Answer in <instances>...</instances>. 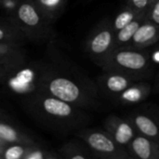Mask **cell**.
Wrapping results in <instances>:
<instances>
[{
	"instance_id": "3957f363",
	"label": "cell",
	"mask_w": 159,
	"mask_h": 159,
	"mask_svg": "<svg viewBox=\"0 0 159 159\" xmlns=\"http://www.w3.org/2000/svg\"><path fill=\"white\" fill-rule=\"evenodd\" d=\"M40 110L58 129L67 131L86 128L92 120L88 110L45 93L40 96Z\"/></svg>"
},
{
	"instance_id": "9c48e42d",
	"label": "cell",
	"mask_w": 159,
	"mask_h": 159,
	"mask_svg": "<svg viewBox=\"0 0 159 159\" xmlns=\"http://www.w3.org/2000/svg\"><path fill=\"white\" fill-rule=\"evenodd\" d=\"M134 82L136 81L123 74L111 71H103L96 79L99 91L114 100Z\"/></svg>"
},
{
	"instance_id": "277c9868",
	"label": "cell",
	"mask_w": 159,
	"mask_h": 159,
	"mask_svg": "<svg viewBox=\"0 0 159 159\" xmlns=\"http://www.w3.org/2000/svg\"><path fill=\"white\" fill-rule=\"evenodd\" d=\"M90 149L95 159H132L126 147L119 144L104 129L83 128L76 132Z\"/></svg>"
},
{
	"instance_id": "4dcf8cb0",
	"label": "cell",
	"mask_w": 159,
	"mask_h": 159,
	"mask_svg": "<svg viewBox=\"0 0 159 159\" xmlns=\"http://www.w3.org/2000/svg\"><path fill=\"white\" fill-rule=\"evenodd\" d=\"M90 1H91V0H90Z\"/></svg>"
},
{
	"instance_id": "4fadbf2b",
	"label": "cell",
	"mask_w": 159,
	"mask_h": 159,
	"mask_svg": "<svg viewBox=\"0 0 159 159\" xmlns=\"http://www.w3.org/2000/svg\"><path fill=\"white\" fill-rule=\"evenodd\" d=\"M59 155L61 158L95 159L90 149L80 138L64 143L61 147Z\"/></svg>"
},
{
	"instance_id": "ba28073f",
	"label": "cell",
	"mask_w": 159,
	"mask_h": 159,
	"mask_svg": "<svg viewBox=\"0 0 159 159\" xmlns=\"http://www.w3.org/2000/svg\"><path fill=\"white\" fill-rule=\"evenodd\" d=\"M103 129L122 146L126 147L138 133L133 124L125 116L110 114L103 121Z\"/></svg>"
},
{
	"instance_id": "e0dca14e",
	"label": "cell",
	"mask_w": 159,
	"mask_h": 159,
	"mask_svg": "<svg viewBox=\"0 0 159 159\" xmlns=\"http://www.w3.org/2000/svg\"><path fill=\"white\" fill-rule=\"evenodd\" d=\"M142 14H146V13H141L132 8L131 7L126 5L116 16L114 19H112V26L114 31L116 33L123 27H125L127 24L131 22L133 20H135L137 17H139Z\"/></svg>"
},
{
	"instance_id": "52a82bcc",
	"label": "cell",
	"mask_w": 159,
	"mask_h": 159,
	"mask_svg": "<svg viewBox=\"0 0 159 159\" xmlns=\"http://www.w3.org/2000/svg\"><path fill=\"white\" fill-rule=\"evenodd\" d=\"M138 133L159 143V107L146 104L135 108L126 115Z\"/></svg>"
},
{
	"instance_id": "44dd1931",
	"label": "cell",
	"mask_w": 159,
	"mask_h": 159,
	"mask_svg": "<svg viewBox=\"0 0 159 159\" xmlns=\"http://www.w3.org/2000/svg\"><path fill=\"white\" fill-rule=\"evenodd\" d=\"M60 155H57L53 152H48L36 148L34 145H30L23 159H46V158H60Z\"/></svg>"
},
{
	"instance_id": "484cf974",
	"label": "cell",
	"mask_w": 159,
	"mask_h": 159,
	"mask_svg": "<svg viewBox=\"0 0 159 159\" xmlns=\"http://www.w3.org/2000/svg\"><path fill=\"white\" fill-rule=\"evenodd\" d=\"M158 48H159V42H158Z\"/></svg>"
},
{
	"instance_id": "6da1fadb",
	"label": "cell",
	"mask_w": 159,
	"mask_h": 159,
	"mask_svg": "<svg viewBox=\"0 0 159 159\" xmlns=\"http://www.w3.org/2000/svg\"><path fill=\"white\" fill-rule=\"evenodd\" d=\"M40 86L43 93L88 111L100 110L102 106L97 84L76 70L69 74L48 72Z\"/></svg>"
},
{
	"instance_id": "ffe728a7",
	"label": "cell",
	"mask_w": 159,
	"mask_h": 159,
	"mask_svg": "<svg viewBox=\"0 0 159 159\" xmlns=\"http://www.w3.org/2000/svg\"><path fill=\"white\" fill-rule=\"evenodd\" d=\"M30 145L17 143L7 147L3 151V157L5 159H20L23 158Z\"/></svg>"
},
{
	"instance_id": "30bf717a",
	"label": "cell",
	"mask_w": 159,
	"mask_h": 159,
	"mask_svg": "<svg viewBox=\"0 0 159 159\" xmlns=\"http://www.w3.org/2000/svg\"><path fill=\"white\" fill-rule=\"evenodd\" d=\"M132 159H159V143L137 133L126 146Z\"/></svg>"
},
{
	"instance_id": "d4e9b609",
	"label": "cell",
	"mask_w": 159,
	"mask_h": 159,
	"mask_svg": "<svg viewBox=\"0 0 159 159\" xmlns=\"http://www.w3.org/2000/svg\"><path fill=\"white\" fill-rule=\"evenodd\" d=\"M153 91L155 93H159V72L156 76V79H155V82L153 85Z\"/></svg>"
},
{
	"instance_id": "5b68a950",
	"label": "cell",
	"mask_w": 159,
	"mask_h": 159,
	"mask_svg": "<svg viewBox=\"0 0 159 159\" xmlns=\"http://www.w3.org/2000/svg\"><path fill=\"white\" fill-rule=\"evenodd\" d=\"M116 32L112 26V19L102 20L89 34L85 49L89 58L101 68L115 50Z\"/></svg>"
},
{
	"instance_id": "5bb4252c",
	"label": "cell",
	"mask_w": 159,
	"mask_h": 159,
	"mask_svg": "<svg viewBox=\"0 0 159 159\" xmlns=\"http://www.w3.org/2000/svg\"><path fill=\"white\" fill-rule=\"evenodd\" d=\"M21 48L19 45L0 43V65L12 69L22 63Z\"/></svg>"
},
{
	"instance_id": "603a6c76",
	"label": "cell",
	"mask_w": 159,
	"mask_h": 159,
	"mask_svg": "<svg viewBox=\"0 0 159 159\" xmlns=\"http://www.w3.org/2000/svg\"><path fill=\"white\" fill-rule=\"evenodd\" d=\"M149 20L159 26V0H154L146 13Z\"/></svg>"
},
{
	"instance_id": "8fae6325",
	"label": "cell",
	"mask_w": 159,
	"mask_h": 159,
	"mask_svg": "<svg viewBox=\"0 0 159 159\" xmlns=\"http://www.w3.org/2000/svg\"><path fill=\"white\" fill-rule=\"evenodd\" d=\"M153 92V85L146 80L136 81L121 92L115 101L124 106H133L144 102Z\"/></svg>"
},
{
	"instance_id": "f1b7e54d",
	"label": "cell",
	"mask_w": 159,
	"mask_h": 159,
	"mask_svg": "<svg viewBox=\"0 0 159 159\" xmlns=\"http://www.w3.org/2000/svg\"><path fill=\"white\" fill-rule=\"evenodd\" d=\"M0 141H1V140H0Z\"/></svg>"
},
{
	"instance_id": "2e32d148",
	"label": "cell",
	"mask_w": 159,
	"mask_h": 159,
	"mask_svg": "<svg viewBox=\"0 0 159 159\" xmlns=\"http://www.w3.org/2000/svg\"><path fill=\"white\" fill-rule=\"evenodd\" d=\"M45 18L50 22L57 20L63 12L67 0H33Z\"/></svg>"
},
{
	"instance_id": "f546056e",
	"label": "cell",
	"mask_w": 159,
	"mask_h": 159,
	"mask_svg": "<svg viewBox=\"0 0 159 159\" xmlns=\"http://www.w3.org/2000/svg\"><path fill=\"white\" fill-rule=\"evenodd\" d=\"M153 1H154V0H153Z\"/></svg>"
},
{
	"instance_id": "8992f818",
	"label": "cell",
	"mask_w": 159,
	"mask_h": 159,
	"mask_svg": "<svg viewBox=\"0 0 159 159\" xmlns=\"http://www.w3.org/2000/svg\"><path fill=\"white\" fill-rule=\"evenodd\" d=\"M16 26L26 34L45 36L50 34L49 24L45 16L33 0H23L18 3L14 10Z\"/></svg>"
},
{
	"instance_id": "83f0119b",
	"label": "cell",
	"mask_w": 159,
	"mask_h": 159,
	"mask_svg": "<svg viewBox=\"0 0 159 159\" xmlns=\"http://www.w3.org/2000/svg\"><path fill=\"white\" fill-rule=\"evenodd\" d=\"M0 113H1V111H0Z\"/></svg>"
},
{
	"instance_id": "9a60e30c",
	"label": "cell",
	"mask_w": 159,
	"mask_h": 159,
	"mask_svg": "<svg viewBox=\"0 0 159 159\" xmlns=\"http://www.w3.org/2000/svg\"><path fill=\"white\" fill-rule=\"evenodd\" d=\"M146 19H147L146 14H142L139 17H137L135 20H133L131 22L127 24L125 27L117 31L116 33V42H115L116 48L128 47L130 44L135 33Z\"/></svg>"
},
{
	"instance_id": "ac0fdd59",
	"label": "cell",
	"mask_w": 159,
	"mask_h": 159,
	"mask_svg": "<svg viewBox=\"0 0 159 159\" xmlns=\"http://www.w3.org/2000/svg\"><path fill=\"white\" fill-rule=\"evenodd\" d=\"M0 140L8 143H22L32 145V142L27 137L22 136L13 127L0 122Z\"/></svg>"
},
{
	"instance_id": "7a4b0ae2",
	"label": "cell",
	"mask_w": 159,
	"mask_h": 159,
	"mask_svg": "<svg viewBox=\"0 0 159 159\" xmlns=\"http://www.w3.org/2000/svg\"><path fill=\"white\" fill-rule=\"evenodd\" d=\"M102 69L123 74L135 81H142L152 76L154 65L147 49L128 46L115 48Z\"/></svg>"
},
{
	"instance_id": "7402d4cb",
	"label": "cell",
	"mask_w": 159,
	"mask_h": 159,
	"mask_svg": "<svg viewBox=\"0 0 159 159\" xmlns=\"http://www.w3.org/2000/svg\"><path fill=\"white\" fill-rule=\"evenodd\" d=\"M153 0H127L128 6L141 13H147Z\"/></svg>"
},
{
	"instance_id": "7c38bea8",
	"label": "cell",
	"mask_w": 159,
	"mask_h": 159,
	"mask_svg": "<svg viewBox=\"0 0 159 159\" xmlns=\"http://www.w3.org/2000/svg\"><path fill=\"white\" fill-rule=\"evenodd\" d=\"M159 42V26L146 19L135 33L129 47L147 49Z\"/></svg>"
},
{
	"instance_id": "4316f807",
	"label": "cell",
	"mask_w": 159,
	"mask_h": 159,
	"mask_svg": "<svg viewBox=\"0 0 159 159\" xmlns=\"http://www.w3.org/2000/svg\"><path fill=\"white\" fill-rule=\"evenodd\" d=\"M0 3H1V0H0Z\"/></svg>"
},
{
	"instance_id": "cb8c5ba5",
	"label": "cell",
	"mask_w": 159,
	"mask_h": 159,
	"mask_svg": "<svg viewBox=\"0 0 159 159\" xmlns=\"http://www.w3.org/2000/svg\"><path fill=\"white\" fill-rule=\"evenodd\" d=\"M11 72H12V69H9V68H7V67L0 65V80L3 78H6L7 75Z\"/></svg>"
},
{
	"instance_id": "d6986e66",
	"label": "cell",
	"mask_w": 159,
	"mask_h": 159,
	"mask_svg": "<svg viewBox=\"0 0 159 159\" xmlns=\"http://www.w3.org/2000/svg\"><path fill=\"white\" fill-rule=\"evenodd\" d=\"M22 32L14 24L3 25L0 24V43H8L19 45L22 38Z\"/></svg>"
}]
</instances>
